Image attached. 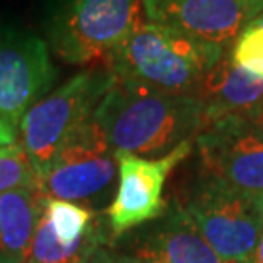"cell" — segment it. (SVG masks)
<instances>
[{"instance_id": "obj_8", "label": "cell", "mask_w": 263, "mask_h": 263, "mask_svg": "<svg viewBox=\"0 0 263 263\" xmlns=\"http://www.w3.org/2000/svg\"><path fill=\"white\" fill-rule=\"evenodd\" d=\"M55 79L48 43L28 29L0 23V115L17 128Z\"/></svg>"}, {"instance_id": "obj_20", "label": "cell", "mask_w": 263, "mask_h": 263, "mask_svg": "<svg viewBox=\"0 0 263 263\" xmlns=\"http://www.w3.org/2000/svg\"><path fill=\"white\" fill-rule=\"evenodd\" d=\"M250 120H251V122H253V123L256 125V127L263 130V101L260 103V106L256 108L253 113H251Z\"/></svg>"}, {"instance_id": "obj_18", "label": "cell", "mask_w": 263, "mask_h": 263, "mask_svg": "<svg viewBox=\"0 0 263 263\" xmlns=\"http://www.w3.org/2000/svg\"><path fill=\"white\" fill-rule=\"evenodd\" d=\"M19 132L14 125H10L2 115H0V147L4 145H12L17 142Z\"/></svg>"}, {"instance_id": "obj_22", "label": "cell", "mask_w": 263, "mask_h": 263, "mask_svg": "<svg viewBox=\"0 0 263 263\" xmlns=\"http://www.w3.org/2000/svg\"><path fill=\"white\" fill-rule=\"evenodd\" d=\"M0 263H12V261H9V260H4V258H0Z\"/></svg>"}, {"instance_id": "obj_5", "label": "cell", "mask_w": 263, "mask_h": 263, "mask_svg": "<svg viewBox=\"0 0 263 263\" xmlns=\"http://www.w3.org/2000/svg\"><path fill=\"white\" fill-rule=\"evenodd\" d=\"M115 76L108 68H91L33 104L17 125L21 145L40 178L73 132L92 118Z\"/></svg>"}, {"instance_id": "obj_2", "label": "cell", "mask_w": 263, "mask_h": 263, "mask_svg": "<svg viewBox=\"0 0 263 263\" xmlns=\"http://www.w3.org/2000/svg\"><path fill=\"white\" fill-rule=\"evenodd\" d=\"M224 53V46L142 19L108 57L106 68L118 81L197 96L205 76Z\"/></svg>"}, {"instance_id": "obj_14", "label": "cell", "mask_w": 263, "mask_h": 263, "mask_svg": "<svg viewBox=\"0 0 263 263\" xmlns=\"http://www.w3.org/2000/svg\"><path fill=\"white\" fill-rule=\"evenodd\" d=\"M45 200L40 185L0 193V258L23 263Z\"/></svg>"}, {"instance_id": "obj_17", "label": "cell", "mask_w": 263, "mask_h": 263, "mask_svg": "<svg viewBox=\"0 0 263 263\" xmlns=\"http://www.w3.org/2000/svg\"><path fill=\"white\" fill-rule=\"evenodd\" d=\"M89 263H157L152 261L145 256H140L137 253H120V251H111L106 248H101L96 255L92 256Z\"/></svg>"}, {"instance_id": "obj_6", "label": "cell", "mask_w": 263, "mask_h": 263, "mask_svg": "<svg viewBox=\"0 0 263 263\" xmlns=\"http://www.w3.org/2000/svg\"><path fill=\"white\" fill-rule=\"evenodd\" d=\"M117 173V154L91 118L64 142L38 185L48 198L81 203L103 193Z\"/></svg>"}, {"instance_id": "obj_7", "label": "cell", "mask_w": 263, "mask_h": 263, "mask_svg": "<svg viewBox=\"0 0 263 263\" xmlns=\"http://www.w3.org/2000/svg\"><path fill=\"white\" fill-rule=\"evenodd\" d=\"M193 142H183L161 157H140L120 152L118 188L111 205L106 210L108 228L113 236L156 220L166 210L162 192L167 178L192 154Z\"/></svg>"}, {"instance_id": "obj_4", "label": "cell", "mask_w": 263, "mask_h": 263, "mask_svg": "<svg viewBox=\"0 0 263 263\" xmlns=\"http://www.w3.org/2000/svg\"><path fill=\"white\" fill-rule=\"evenodd\" d=\"M140 10L142 0H48V46L72 65L108 60L142 21Z\"/></svg>"}, {"instance_id": "obj_12", "label": "cell", "mask_w": 263, "mask_h": 263, "mask_svg": "<svg viewBox=\"0 0 263 263\" xmlns=\"http://www.w3.org/2000/svg\"><path fill=\"white\" fill-rule=\"evenodd\" d=\"M134 253L157 263H236L215 253L176 200L139 239Z\"/></svg>"}, {"instance_id": "obj_15", "label": "cell", "mask_w": 263, "mask_h": 263, "mask_svg": "<svg viewBox=\"0 0 263 263\" xmlns=\"http://www.w3.org/2000/svg\"><path fill=\"white\" fill-rule=\"evenodd\" d=\"M36 185L38 176L21 142L0 147V193Z\"/></svg>"}, {"instance_id": "obj_11", "label": "cell", "mask_w": 263, "mask_h": 263, "mask_svg": "<svg viewBox=\"0 0 263 263\" xmlns=\"http://www.w3.org/2000/svg\"><path fill=\"white\" fill-rule=\"evenodd\" d=\"M149 23L226 46L261 14L263 0H142Z\"/></svg>"}, {"instance_id": "obj_21", "label": "cell", "mask_w": 263, "mask_h": 263, "mask_svg": "<svg viewBox=\"0 0 263 263\" xmlns=\"http://www.w3.org/2000/svg\"><path fill=\"white\" fill-rule=\"evenodd\" d=\"M248 26H253V28H261V29H263V12L256 15V17H255L253 21H251V23H250Z\"/></svg>"}, {"instance_id": "obj_9", "label": "cell", "mask_w": 263, "mask_h": 263, "mask_svg": "<svg viewBox=\"0 0 263 263\" xmlns=\"http://www.w3.org/2000/svg\"><path fill=\"white\" fill-rule=\"evenodd\" d=\"M195 147L200 170L263 195V130L250 118L228 117L207 125Z\"/></svg>"}, {"instance_id": "obj_10", "label": "cell", "mask_w": 263, "mask_h": 263, "mask_svg": "<svg viewBox=\"0 0 263 263\" xmlns=\"http://www.w3.org/2000/svg\"><path fill=\"white\" fill-rule=\"evenodd\" d=\"M101 222L92 209L46 197L23 263H89L104 245Z\"/></svg>"}, {"instance_id": "obj_3", "label": "cell", "mask_w": 263, "mask_h": 263, "mask_svg": "<svg viewBox=\"0 0 263 263\" xmlns=\"http://www.w3.org/2000/svg\"><path fill=\"white\" fill-rule=\"evenodd\" d=\"M222 258L248 263L263 229V195L241 190L203 170L175 198Z\"/></svg>"}, {"instance_id": "obj_1", "label": "cell", "mask_w": 263, "mask_h": 263, "mask_svg": "<svg viewBox=\"0 0 263 263\" xmlns=\"http://www.w3.org/2000/svg\"><path fill=\"white\" fill-rule=\"evenodd\" d=\"M92 120L115 154L161 157L207 127L202 101L115 79Z\"/></svg>"}, {"instance_id": "obj_16", "label": "cell", "mask_w": 263, "mask_h": 263, "mask_svg": "<svg viewBox=\"0 0 263 263\" xmlns=\"http://www.w3.org/2000/svg\"><path fill=\"white\" fill-rule=\"evenodd\" d=\"M231 59L246 72L263 79V29L246 26L231 50Z\"/></svg>"}, {"instance_id": "obj_13", "label": "cell", "mask_w": 263, "mask_h": 263, "mask_svg": "<svg viewBox=\"0 0 263 263\" xmlns=\"http://www.w3.org/2000/svg\"><path fill=\"white\" fill-rule=\"evenodd\" d=\"M197 98L203 104L207 125L228 117L250 118L263 101V79L236 65L231 53H224L205 76Z\"/></svg>"}, {"instance_id": "obj_19", "label": "cell", "mask_w": 263, "mask_h": 263, "mask_svg": "<svg viewBox=\"0 0 263 263\" xmlns=\"http://www.w3.org/2000/svg\"><path fill=\"white\" fill-rule=\"evenodd\" d=\"M248 263H263V229H261V234L258 238V243H256L255 253H253V256H251V260Z\"/></svg>"}]
</instances>
